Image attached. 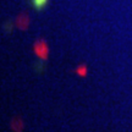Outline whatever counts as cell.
<instances>
[{"label":"cell","mask_w":132,"mask_h":132,"mask_svg":"<svg viewBox=\"0 0 132 132\" xmlns=\"http://www.w3.org/2000/svg\"><path fill=\"white\" fill-rule=\"evenodd\" d=\"M27 24H28V16H27V14H26V16H24V19H23V15H21V16L19 17V22H17L19 28L26 29L27 28Z\"/></svg>","instance_id":"cell-3"},{"label":"cell","mask_w":132,"mask_h":132,"mask_svg":"<svg viewBox=\"0 0 132 132\" xmlns=\"http://www.w3.org/2000/svg\"><path fill=\"white\" fill-rule=\"evenodd\" d=\"M76 72H77L81 77H85V76L87 75V66H86V65H80L78 67H77Z\"/></svg>","instance_id":"cell-4"},{"label":"cell","mask_w":132,"mask_h":132,"mask_svg":"<svg viewBox=\"0 0 132 132\" xmlns=\"http://www.w3.org/2000/svg\"><path fill=\"white\" fill-rule=\"evenodd\" d=\"M32 5L34 6V9L40 11L48 5V0H32Z\"/></svg>","instance_id":"cell-2"},{"label":"cell","mask_w":132,"mask_h":132,"mask_svg":"<svg viewBox=\"0 0 132 132\" xmlns=\"http://www.w3.org/2000/svg\"><path fill=\"white\" fill-rule=\"evenodd\" d=\"M33 49H34V53L37 54L38 57H40L43 60H47L48 59V53H49V49H48L47 42L44 39H38L37 42L34 43L33 45Z\"/></svg>","instance_id":"cell-1"}]
</instances>
